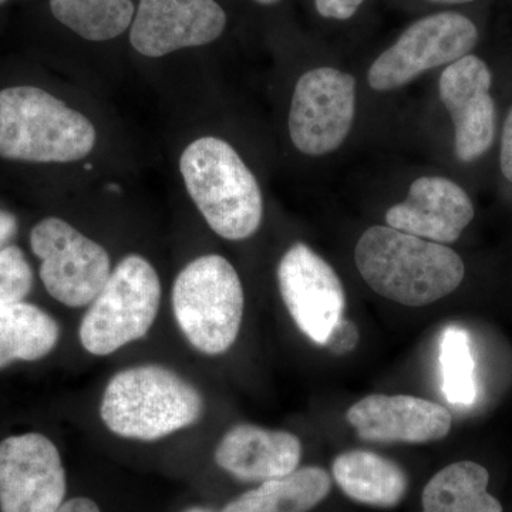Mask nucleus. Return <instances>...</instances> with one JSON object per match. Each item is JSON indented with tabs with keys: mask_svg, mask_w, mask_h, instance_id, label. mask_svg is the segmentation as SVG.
Instances as JSON below:
<instances>
[{
	"mask_svg": "<svg viewBox=\"0 0 512 512\" xmlns=\"http://www.w3.org/2000/svg\"><path fill=\"white\" fill-rule=\"evenodd\" d=\"M360 275L376 293L404 306H426L456 291L466 266L453 249L376 225L355 249Z\"/></svg>",
	"mask_w": 512,
	"mask_h": 512,
	"instance_id": "f257e3e1",
	"label": "nucleus"
},
{
	"mask_svg": "<svg viewBox=\"0 0 512 512\" xmlns=\"http://www.w3.org/2000/svg\"><path fill=\"white\" fill-rule=\"evenodd\" d=\"M181 175L212 231L229 241L252 237L261 227L264 200L251 170L227 141L202 137L181 156Z\"/></svg>",
	"mask_w": 512,
	"mask_h": 512,
	"instance_id": "f03ea898",
	"label": "nucleus"
},
{
	"mask_svg": "<svg viewBox=\"0 0 512 512\" xmlns=\"http://www.w3.org/2000/svg\"><path fill=\"white\" fill-rule=\"evenodd\" d=\"M201 393L161 366H137L117 373L107 384L100 416L107 429L124 439L154 441L201 419Z\"/></svg>",
	"mask_w": 512,
	"mask_h": 512,
	"instance_id": "7ed1b4c3",
	"label": "nucleus"
},
{
	"mask_svg": "<svg viewBox=\"0 0 512 512\" xmlns=\"http://www.w3.org/2000/svg\"><path fill=\"white\" fill-rule=\"evenodd\" d=\"M93 124L62 100L32 86L0 92V157L28 163H73L92 153Z\"/></svg>",
	"mask_w": 512,
	"mask_h": 512,
	"instance_id": "20e7f679",
	"label": "nucleus"
},
{
	"mask_svg": "<svg viewBox=\"0 0 512 512\" xmlns=\"http://www.w3.org/2000/svg\"><path fill=\"white\" fill-rule=\"evenodd\" d=\"M244 289L234 266L220 255H205L178 274L173 288L175 319L198 352H227L244 316Z\"/></svg>",
	"mask_w": 512,
	"mask_h": 512,
	"instance_id": "39448f33",
	"label": "nucleus"
},
{
	"mask_svg": "<svg viewBox=\"0 0 512 512\" xmlns=\"http://www.w3.org/2000/svg\"><path fill=\"white\" fill-rule=\"evenodd\" d=\"M161 284L156 269L140 255H128L111 271L80 325L87 352L107 356L144 338L157 318Z\"/></svg>",
	"mask_w": 512,
	"mask_h": 512,
	"instance_id": "423d86ee",
	"label": "nucleus"
},
{
	"mask_svg": "<svg viewBox=\"0 0 512 512\" xmlns=\"http://www.w3.org/2000/svg\"><path fill=\"white\" fill-rule=\"evenodd\" d=\"M473 20L458 12H439L412 23L370 67L367 80L377 92H390L417 76L470 55L478 43Z\"/></svg>",
	"mask_w": 512,
	"mask_h": 512,
	"instance_id": "0eeeda50",
	"label": "nucleus"
},
{
	"mask_svg": "<svg viewBox=\"0 0 512 512\" xmlns=\"http://www.w3.org/2000/svg\"><path fill=\"white\" fill-rule=\"evenodd\" d=\"M30 247L42 261L40 278L46 291L70 308L90 305L111 274L106 249L60 218L36 224Z\"/></svg>",
	"mask_w": 512,
	"mask_h": 512,
	"instance_id": "6e6552de",
	"label": "nucleus"
},
{
	"mask_svg": "<svg viewBox=\"0 0 512 512\" xmlns=\"http://www.w3.org/2000/svg\"><path fill=\"white\" fill-rule=\"evenodd\" d=\"M356 111V80L335 67L302 74L293 92L289 134L306 156L338 150L349 136Z\"/></svg>",
	"mask_w": 512,
	"mask_h": 512,
	"instance_id": "1a4fd4ad",
	"label": "nucleus"
},
{
	"mask_svg": "<svg viewBox=\"0 0 512 512\" xmlns=\"http://www.w3.org/2000/svg\"><path fill=\"white\" fill-rule=\"evenodd\" d=\"M66 473L53 441L39 433L0 441V512H57Z\"/></svg>",
	"mask_w": 512,
	"mask_h": 512,
	"instance_id": "9d476101",
	"label": "nucleus"
},
{
	"mask_svg": "<svg viewBox=\"0 0 512 512\" xmlns=\"http://www.w3.org/2000/svg\"><path fill=\"white\" fill-rule=\"evenodd\" d=\"M278 284L295 325L313 343L325 345L346 305L345 289L335 269L298 242L279 262Z\"/></svg>",
	"mask_w": 512,
	"mask_h": 512,
	"instance_id": "9b49d317",
	"label": "nucleus"
},
{
	"mask_svg": "<svg viewBox=\"0 0 512 512\" xmlns=\"http://www.w3.org/2000/svg\"><path fill=\"white\" fill-rule=\"evenodd\" d=\"M227 28L217 0H140L130 28L131 46L147 57L210 45Z\"/></svg>",
	"mask_w": 512,
	"mask_h": 512,
	"instance_id": "f8f14e48",
	"label": "nucleus"
},
{
	"mask_svg": "<svg viewBox=\"0 0 512 512\" xmlns=\"http://www.w3.org/2000/svg\"><path fill=\"white\" fill-rule=\"evenodd\" d=\"M491 86L490 67L471 53L441 73L440 99L453 119L456 154L463 163H473L493 146L497 110Z\"/></svg>",
	"mask_w": 512,
	"mask_h": 512,
	"instance_id": "ddd939ff",
	"label": "nucleus"
},
{
	"mask_svg": "<svg viewBox=\"0 0 512 512\" xmlns=\"http://www.w3.org/2000/svg\"><path fill=\"white\" fill-rule=\"evenodd\" d=\"M360 439L377 443H429L444 439L453 417L440 404L420 397L370 394L346 414Z\"/></svg>",
	"mask_w": 512,
	"mask_h": 512,
	"instance_id": "4468645a",
	"label": "nucleus"
},
{
	"mask_svg": "<svg viewBox=\"0 0 512 512\" xmlns=\"http://www.w3.org/2000/svg\"><path fill=\"white\" fill-rule=\"evenodd\" d=\"M474 218V205L466 191L444 177H421L409 195L386 214L389 227L414 237L451 244Z\"/></svg>",
	"mask_w": 512,
	"mask_h": 512,
	"instance_id": "2eb2a0df",
	"label": "nucleus"
},
{
	"mask_svg": "<svg viewBox=\"0 0 512 512\" xmlns=\"http://www.w3.org/2000/svg\"><path fill=\"white\" fill-rule=\"evenodd\" d=\"M302 446L288 431L238 424L225 433L215 461L222 470L242 481H269L298 470Z\"/></svg>",
	"mask_w": 512,
	"mask_h": 512,
	"instance_id": "dca6fc26",
	"label": "nucleus"
},
{
	"mask_svg": "<svg viewBox=\"0 0 512 512\" xmlns=\"http://www.w3.org/2000/svg\"><path fill=\"white\" fill-rule=\"evenodd\" d=\"M332 473L343 493L372 507H394L403 500L409 485L396 463L366 450L340 454L333 461Z\"/></svg>",
	"mask_w": 512,
	"mask_h": 512,
	"instance_id": "f3484780",
	"label": "nucleus"
},
{
	"mask_svg": "<svg viewBox=\"0 0 512 512\" xmlns=\"http://www.w3.org/2000/svg\"><path fill=\"white\" fill-rule=\"evenodd\" d=\"M330 487L332 481L323 468H298L239 495L221 512H309L328 497Z\"/></svg>",
	"mask_w": 512,
	"mask_h": 512,
	"instance_id": "a211bd4d",
	"label": "nucleus"
},
{
	"mask_svg": "<svg viewBox=\"0 0 512 512\" xmlns=\"http://www.w3.org/2000/svg\"><path fill=\"white\" fill-rule=\"evenodd\" d=\"M490 474L473 461H458L440 470L421 495L423 512H503L488 493Z\"/></svg>",
	"mask_w": 512,
	"mask_h": 512,
	"instance_id": "6ab92c4d",
	"label": "nucleus"
},
{
	"mask_svg": "<svg viewBox=\"0 0 512 512\" xmlns=\"http://www.w3.org/2000/svg\"><path fill=\"white\" fill-rule=\"evenodd\" d=\"M59 325L39 306L23 301L0 305V369L16 360L35 362L59 340Z\"/></svg>",
	"mask_w": 512,
	"mask_h": 512,
	"instance_id": "aec40b11",
	"label": "nucleus"
},
{
	"mask_svg": "<svg viewBox=\"0 0 512 512\" xmlns=\"http://www.w3.org/2000/svg\"><path fill=\"white\" fill-rule=\"evenodd\" d=\"M52 15L83 39L107 42L131 28L136 8L131 0H50Z\"/></svg>",
	"mask_w": 512,
	"mask_h": 512,
	"instance_id": "412c9836",
	"label": "nucleus"
},
{
	"mask_svg": "<svg viewBox=\"0 0 512 512\" xmlns=\"http://www.w3.org/2000/svg\"><path fill=\"white\" fill-rule=\"evenodd\" d=\"M441 379L447 402L471 406L477 400L476 363L470 335L460 326H448L440 340Z\"/></svg>",
	"mask_w": 512,
	"mask_h": 512,
	"instance_id": "4be33fe9",
	"label": "nucleus"
},
{
	"mask_svg": "<svg viewBox=\"0 0 512 512\" xmlns=\"http://www.w3.org/2000/svg\"><path fill=\"white\" fill-rule=\"evenodd\" d=\"M32 286V268L22 249L9 245L0 251V305L23 301Z\"/></svg>",
	"mask_w": 512,
	"mask_h": 512,
	"instance_id": "5701e85b",
	"label": "nucleus"
},
{
	"mask_svg": "<svg viewBox=\"0 0 512 512\" xmlns=\"http://www.w3.org/2000/svg\"><path fill=\"white\" fill-rule=\"evenodd\" d=\"M359 329L352 320L342 318L333 326L328 340H326L325 348L335 355H346L353 352L359 343Z\"/></svg>",
	"mask_w": 512,
	"mask_h": 512,
	"instance_id": "b1692460",
	"label": "nucleus"
},
{
	"mask_svg": "<svg viewBox=\"0 0 512 512\" xmlns=\"http://www.w3.org/2000/svg\"><path fill=\"white\" fill-rule=\"evenodd\" d=\"M365 0H315V8L322 18L349 20L356 15Z\"/></svg>",
	"mask_w": 512,
	"mask_h": 512,
	"instance_id": "393cba45",
	"label": "nucleus"
},
{
	"mask_svg": "<svg viewBox=\"0 0 512 512\" xmlns=\"http://www.w3.org/2000/svg\"><path fill=\"white\" fill-rule=\"evenodd\" d=\"M500 165L504 177L512 184V107L505 119L501 138Z\"/></svg>",
	"mask_w": 512,
	"mask_h": 512,
	"instance_id": "a878e982",
	"label": "nucleus"
},
{
	"mask_svg": "<svg viewBox=\"0 0 512 512\" xmlns=\"http://www.w3.org/2000/svg\"><path fill=\"white\" fill-rule=\"evenodd\" d=\"M16 231H18V221L15 215L0 210V251L9 247L10 239L15 237Z\"/></svg>",
	"mask_w": 512,
	"mask_h": 512,
	"instance_id": "bb28decb",
	"label": "nucleus"
},
{
	"mask_svg": "<svg viewBox=\"0 0 512 512\" xmlns=\"http://www.w3.org/2000/svg\"><path fill=\"white\" fill-rule=\"evenodd\" d=\"M57 512H101L99 505L86 497L72 498L63 503Z\"/></svg>",
	"mask_w": 512,
	"mask_h": 512,
	"instance_id": "cd10ccee",
	"label": "nucleus"
},
{
	"mask_svg": "<svg viewBox=\"0 0 512 512\" xmlns=\"http://www.w3.org/2000/svg\"><path fill=\"white\" fill-rule=\"evenodd\" d=\"M437 5H466V3L474 2V0H429Z\"/></svg>",
	"mask_w": 512,
	"mask_h": 512,
	"instance_id": "c85d7f7f",
	"label": "nucleus"
},
{
	"mask_svg": "<svg viewBox=\"0 0 512 512\" xmlns=\"http://www.w3.org/2000/svg\"><path fill=\"white\" fill-rule=\"evenodd\" d=\"M184 512H215V511L211 510V508H208V507H200V505H195V507L188 508V510H185Z\"/></svg>",
	"mask_w": 512,
	"mask_h": 512,
	"instance_id": "c756f323",
	"label": "nucleus"
},
{
	"mask_svg": "<svg viewBox=\"0 0 512 512\" xmlns=\"http://www.w3.org/2000/svg\"><path fill=\"white\" fill-rule=\"evenodd\" d=\"M254 2L259 3V5L272 6L281 2V0H254Z\"/></svg>",
	"mask_w": 512,
	"mask_h": 512,
	"instance_id": "7c9ffc66",
	"label": "nucleus"
},
{
	"mask_svg": "<svg viewBox=\"0 0 512 512\" xmlns=\"http://www.w3.org/2000/svg\"><path fill=\"white\" fill-rule=\"evenodd\" d=\"M5 2H8V0H0V5H3Z\"/></svg>",
	"mask_w": 512,
	"mask_h": 512,
	"instance_id": "2f4dec72",
	"label": "nucleus"
}]
</instances>
